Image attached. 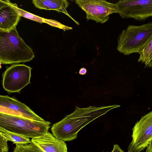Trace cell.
<instances>
[{
    "label": "cell",
    "instance_id": "9",
    "mask_svg": "<svg viewBox=\"0 0 152 152\" xmlns=\"http://www.w3.org/2000/svg\"><path fill=\"white\" fill-rule=\"evenodd\" d=\"M0 112L40 121L45 120L24 103L7 95L0 96Z\"/></svg>",
    "mask_w": 152,
    "mask_h": 152
},
{
    "label": "cell",
    "instance_id": "5",
    "mask_svg": "<svg viewBox=\"0 0 152 152\" xmlns=\"http://www.w3.org/2000/svg\"><path fill=\"white\" fill-rule=\"evenodd\" d=\"M32 68L24 64H14L2 74V85L9 94L18 92L30 83Z\"/></svg>",
    "mask_w": 152,
    "mask_h": 152
},
{
    "label": "cell",
    "instance_id": "20",
    "mask_svg": "<svg viewBox=\"0 0 152 152\" xmlns=\"http://www.w3.org/2000/svg\"><path fill=\"white\" fill-rule=\"evenodd\" d=\"M146 152H152V141L147 147Z\"/></svg>",
    "mask_w": 152,
    "mask_h": 152
},
{
    "label": "cell",
    "instance_id": "18",
    "mask_svg": "<svg viewBox=\"0 0 152 152\" xmlns=\"http://www.w3.org/2000/svg\"><path fill=\"white\" fill-rule=\"evenodd\" d=\"M111 152H124V151L118 145L115 144L113 146V150Z\"/></svg>",
    "mask_w": 152,
    "mask_h": 152
},
{
    "label": "cell",
    "instance_id": "19",
    "mask_svg": "<svg viewBox=\"0 0 152 152\" xmlns=\"http://www.w3.org/2000/svg\"><path fill=\"white\" fill-rule=\"evenodd\" d=\"M87 71V69L85 68L82 67L79 70V73L81 75H84L86 74Z\"/></svg>",
    "mask_w": 152,
    "mask_h": 152
},
{
    "label": "cell",
    "instance_id": "7",
    "mask_svg": "<svg viewBox=\"0 0 152 152\" xmlns=\"http://www.w3.org/2000/svg\"><path fill=\"white\" fill-rule=\"evenodd\" d=\"M76 3L84 11L88 20H91L103 23L109 19V15L118 13L116 4L104 0H75Z\"/></svg>",
    "mask_w": 152,
    "mask_h": 152
},
{
    "label": "cell",
    "instance_id": "14",
    "mask_svg": "<svg viewBox=\"0 0 152 152\" xmlns=\"http://www.w3.org/2000/svg\"><path fill=\"white\" fill-rule=\"evenodd\" d=\"M0 135L7 141L13 143L26 144L32 142L29 137L9 131L0 126Z\"/></svg>",
    "mask_w": 152,
    "mask_h": 152
},
{
    "label": "cell",
    "instance_id": "6",
    "mask_svg": "<svg viewBox=\"0 0 152 152\" xmlns=\"http://www.w3.org/2000/svg\"><path fill=\"white\" fill-rule=\"evenodd\" d=\"M127 152H140L152 141V111L142 116L132 129Z\"/></svg>",
    "mask_w": 152,
    "mask_h": 152
},
{
    "label": "cell",
    "instance_id": "8",
    "mask_svg": "<svg viewBox=\"0 0 152 152\" xmlns=\"http://www.w3.org/2000/svg\"><path fill=\"white\" fill-rule=\"evenodd\" d=\"M116 5L118 13L124 18L141 20L152 16V0H120Z\"/></svg>",
    "mask_w": 152,
    "mask_h": 152
},
{
    "label": "cell",
    "instance_id": "2",
    "mask_svg": "<svg viewBox=\"0 0 152 152\" xmlns=\"http://www.w3.org/2000/svg\"><path fill=\"white\" fill-rule=\"evenodd\" d=\"M34 57L31 49L20 36L16 28L0 31V61L2 64L28 62Z\"/></svg>",
    "mask_w": 152,
    "mask_h": 152
},
{
    "label": "cell",
    "instance_id": "13",
    "mask_svg": "<svg viewBox=\"0 0 152 152\" xmlns=\"http://www.w3.org/2000/svg\"><path fill=\"white\" fill-rule=\"evenodd\" d=\"M18 11L21 17L31 20L40 23H45L51 26L67 30L68 27L58 22L53 20L44 18L18 8Z\"/></svg>",
    "mask_w": 152,
    "mask_h": 152
},
{
    "label": "cell",
    "instance_id": "1",
    "mask_svg": "<svg viewBox=\"0 0 152 152\" xmlns=\"http://www.w3.org/2000/svg\"><path fill=\"white\" fill-rule=\"evenodd\" d=\"M120 106L114 104L81 108L76 106L74 112L53 124L51 130L53 136L58 139L64 142L72 140L77 137L78 132L87 124L111 110Z\"/></svg>",
    "mask_w": 152,
    "mask_h": 152
},
{
    "label": "cell",
    "instance_id": "15",
    "mask_svg": "<svg viewBox=\"0 0 152 152\" xmlns=\"http://www.w3.org/2000/svg\"><path fill=\"white\" fill-rule=\"evenodd\" d=\"M139 54L138 62L143 64L145 67H152V37Z\"/></svg>",
    "mask_w": 152,
    "mask_h": 152
},
{
    "label": "cell",
    "instance_id": "17",
    "mask_svg": "<svg viewBox=\"0 0 152 152\" xmlns=\"http://www.w3.org/2000/svg\"><path fill=\"white\" fill-rule=\"evenodd\" d=\"M7 141L0 135V152H8L9 148Z\"/></svg>",
    "mask_w": 152,
    "mask_h": 152
},
{
    "label": "cell",
    "instance_id": "3",
    "mask_svg": "<svg viewBox=\"0 0 152 152\" xmlns=\"http://www.w3.org/2000/svg\"><path fill=\"white\" fill-rule=\"evenodd\" d=\"M152 37V22L140 26L130 25L118 38L117 50L125 55L141 52Z\"/></svg>",
    "mask_w": 152,
    "mask_h": 152
},
{
    "label": "cell",
    "instance_id": "16",
    "mask_svg": "<svg viewBox=\"0 0 152 152\" xmlns=\"http://www.w3.org/2000/svg\"><path fill=\"white\" fill-rule=\"evenodd\" d=\"M12 152H42L32 142L26 144L16 143Z\"/></svg>",
    "mask_w": 152,
    "mask_h": 152
},
{
    "label": "cell",
    "instance_id": "11",
    "mask_svg": "<svg viewBox=\"0 0 152 152\" xmlns=\"http://www.w3.org/2000/svg\"><path fill=\"white\" fill-rule=\"evenodd\" d=\"M31 140L42 152H68L65 142L56 138L48 132Z\"/></svg>",
    "mask_w": 152,
    "mask_h": 152
},
{
    "label": "cell",
    "instance_id": "12",
    "mask_svg": "<svg viewBox=\"0 0 152 152\" xmlns=\"http://www.w3.org/2000/svg\"><path fill=\"white\" fill-rule=\"evenodd\" d=\"M32 3L35 7L40 9L53 10L66 15L77 25L79 23L68 13L66 9L69 3L66 0H33Z\"/></svg>",
    "mask_w": 152,
    "mask_h": 152
},
{
    "label": "cell",
    "instance_id": "4",
    "mask_svg": "<svg viewBox=\"0 0 152 152\" xmlns=\"http://www.w3.org/2000/svg\"><path fill=\"white\" fill-rule=\"evenodd\" d=\"M51 123L31 119L0 112V126L33 139L48 132Z\"/></svg>",
    "mask_w": 152,
    "mask_h": 152
},
{
    "label": "cell",
    "instance_id": "10",
    "mask_svg": "<svg viewBox=\"0 0 152 152\" xmlns=\"http://www.w3.org/2000/svg\"><path fill=\"white\" fill-rule=\"evenodd\" d=\"M16 3L9 0H0V31H8L16 28L20 19Z\"/></svg>",
    "mask_w": 152,
    "mask_h": 152
}]
</instances>
